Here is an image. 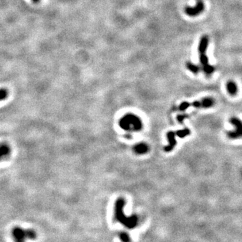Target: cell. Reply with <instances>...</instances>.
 <instances>
[{
    "label": "cell",
    "mask_w": 242,
    "mask_h": 242,
    "mask_svg": "<svg viewBox=\"0 0 242 242\" xmlns=\"http://www.w3.org/2000/svg\"><path fill=\"white\" fill-rule=\"evenodd\" d=\"M209 37L207 36H203L200 40L199 45V52L200 55V62L203 66V71L207 75H211L215 71L213 66L211 65L209 63L207 56L206 55L208 45H209Z\"/></svg>",
    "instance_id": "cell-1"
},
{
    "label": "cell",
    "mask_w": 242,
    "mask_h": 242,
    "mask_svg": "<svg viewBox=\"0 0 242 242\" xmlns=\"http://www.w3.org/2000/svg\"><path fill=\"white\" fill-rule=\"evenodd\" d=\"M125 206V201L123 199H119L116 203L115 216L119 222L125 225L128 228H133L137 225L138 219L136 216L127 217L123 213V207Z\"/></svg>",
    "instance_id": "cell-2"
},
{
    "label": "cell",
    "mask_w": 242,
    "mask_h": 242,
    "mask_svg": "<svg viewBox=\"0 0 242 242\" xmlns=\"http://www.w3.org/2000/svg\"><path fill=\"white\" fill-rule=\"evenodd\" d=\"M119 125L122 129L129 131H137L142 128L141 119L132 114H128L122 118Z\"/></svg>",
    "instance_id": "cell-3"
},
{
    "label": "cell",
    "mask_w": 242,
    "mask_h": 242,
    "mask_svg": "<svg viewBox=\"0 0 242 242\" xmlns=\"http://www.w3.org/2000/svg\"><path fill=\"white\" fill-rule=\"evenodd\" d=\"M214 104H215V101L213 98H206L201 100L193 102L191 104L187 102H184L180 105L179 110L181 111H184L190 106H193L197 108H208L213 106Z\"/></svg>",
    "instance_id": "cell-4"
},
{
    "label": "cell",
    "mask_w": 242,
    "mask_h": 242,
    "mask_svg": "<svg viewBox=\"0 0 242 242\" xmlns=\"http://www.w3.org/2000/svg\"><path fill=\"white\" fill-rule=\"evenodd\" d=\"M12 235L16 241H24L25 239H35L37 234L33 230L23 229L20 227H16L12 230Z\"/></svg>",
    "instance_id": "cell-5"
},
{
    "label": "cell",
    "mask_w": 242,
    "mask_h": 242,
    "mask_svg": "<svg viewBox=\"0 0 242 242\" xmlns=\"http://www.w3.org/2000/svg\"><path fill=\"white\" fill-rule=\"evenodd\" d=\"M230 123L235 127V130L227 133V137L231 139H237L242 137V121L237 117H231Z\"/></svg>",
    "instance_id": "cell-6"
},
{
    "label": "cell",
    "mask_w": 242,
    "mask_h": 242,
    "mask_svg": "<svg viewBox=\"0 0 242 242\" xmlns=\"http://www.w3.org/2000/svg\"><path fill=\"white\" fill-rule=\"evenodd\" d=\"M205 9V5L202 1H199L195 7H186L185 8V13L189 16H197L203 12Z\"/></svg>",
    "instance_id": "cell-7"
},
{
    "label": "cell",
    "mask_w": 242,
    "mask_h": 242,
    "mask_svg": "<svg viewBox=\"0 0 242 242\" xmlns=\"http://www.w3.org/2000/svg\"><path fill=\"white\" fill-rule=\"evenodd\" d=\"M167 139L169 141V145H167L165 148V151H171V150L174 149L175 147L176 144V134L175 132H169L167 135Z\"/></svg>",
    "instance_id": "cell-8"
},
{
    "label": "cell",
    "mask_w": 242,
    "mask_h": 242,
    "mask_svg": "<svg viewBox=\"0 0 242 242\" xmlns=\"http://www.w3.org/2000/svg\"><path fill=\"white\" fill-rule=\"evenodd\" d=\"M133 150L137 154L142 155V154H145L147 153L148 150H149V147L145 143H138L134 146Z\"/></svg>",
    "instance_id": "cell-9"
},
{
    "label": "cell",
    "mask_w": 242,
    "mask_h": 242,
    "mask_svg": "<svg viewBox=\"0 0 242 242\" xmlns=\"http://www.w3.org/2000/svg\"><path fill=\"white\" fill-rule=\"evenodd\" d=\"M227 89L228 93L231 96H235L237 93V86L233 81H229L227 83Z\"/></svg>",
    "instance_id": "cell-10"
},
{
    "label": "cell",
    "mask_w": 242,
    "mask_h": 242,
    "mask_svg": "<svg viewBox=\"0 0 242 242\" xmlns=\"http://www.w3.org/2000/svg\"><path fill=\"white\" fill-rule=\"evenodd\" d=\"M10 152V149L7 145H3L0 146V159L7 156Z\"/></svg>",
    "instance_id": "cell-11"
},
{
    "label": "cell",
    "mask_w": 242,
    "mask_h": 242,
    "mask_svg": "<svg viewBox=\"0 0 242 242\" xmlns=\"http://www.w3.org/2000/svg\"><path fill=\"white\" fill-rule=\"evenodd\" d=\"M186 67L187 69L193 72V73H198L200 71V68L198 65H195V64L192 63L190 62H188V63H186Z\"/></svg>",
    "instance_id": "cell-12"
},
{
    "label": "cell",
    "mask_w": 242,
    "mask_h": 242,
    "mask_svg": "<svg viewBox=\"0 0 242 242\" xmlns=\"http://www.w3.org/2000/svg\"><path fill=\"white\" fill-rule=\"evenodd\" d=\"M7 96H8V92L6 89H0V101L6 99Z\"/></svg>",
    "instance_id": "cell-13"
},
{
    "label": "cell",
    "mask_w": 242,
    "mask_h": 242,
    "mask_svg": "<svg viewBox=\"0 0 242 242\" xmlns=\"http://www.w3.org/2000/svg\"><path fill=\"white\" fill-rule=\"evenodd\" d=\"M120 238H121L122 241H129V240H130L129 235L125 233H121V235H120Z\"/></svg>",
    "instance_id": "cell-14"
},
{
    "label": "cell",
    "mask_w": 242,
    "mask_h": 242,
    "mask_svg": "<svg viewBox=\"0 0 242 242\" xmlns=\"http://www.w3.org/2000/svg\"><path fill=\"white\" fill-rule=\"evenodd\" d=\"M32 1H33V2H35V3H38V2H39L41 0H32Z\"/></svg>",
    "instance_id": "cell-15"
}]
</instances>
